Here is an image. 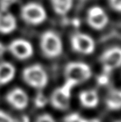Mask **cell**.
<instances>
[{
    "label": "cell",
    "instance_id": "7a4b0ae2",
    "mask_svg": "<svg viewBox=\"0 0 121 122\" xmlns=\"http://www.w3.org/2000/svg\"><path fill=\"white\" fill-rule=\"evenodd\" d=\"M39 44L43 54L47 58H56L63 53L62 40L54 31L48 30L44 32L40 37Z\"/></svg>",
    "mask_w": 121,
    "mask_h": 122
},
{
    "label": "cell",
    "instance_id": "30bf717a",
    "mask_svg": "<svg viewBox=\"0 0 121 122\" xmlns=\"http://www.w3.org/2000/svg\"><path fill=\"white\" fill-rule=\"evenodd\" d=\"M5 100L13 108L18 111H23L27 107L29 97L27 94L21 88H14L9 91L5 97Z\"/></svg>",
    "mask_w": 121,
    "mask_h": 122
},
{
    "label": "cell",
    "instance_id": "cb8c5ba5",
    "mask_svg": "<svg viewBox=\"0 0 121 122\" xmlns=\"http://www.w3.org/2000/svg\"><path fill=\"white\" fill-rule=\"evenodd\" d=\"M115 122H121V121H115Z\"/></svg>",
    "mask_w": 121,
    "mask_h": 122
},
{
    "label": "cell",
    "instance_id": "4fadbf2b",
    "mask_svg": "<svg viewBox=\"0 0 121 122\" xmlns=\"http://www.w3.org/2000/svg\"><path fill=\"white\" fill-rule=\"evenodd\" d=\"M104 102L110 111H117L121 110V89H110L106 93Z\"/></svg>",
    "mask_w": 121,
    "mask_h": 122
},
{
    "label": "cell",
    "instance_id": "277c9868",
    "mask_svg": "<svg viewBox=\"0 0 121 122\" xmlns=\"http://www.w3.org/2000/svg\"><path fill=\"white\" fill-rule=\"evenodd\" d=\"M20 15L22 20L32 25L42 24L47 17L46 9L37 2H29L24 5L21 9Z\"/></svg>",
    "mask_w": 121,
    "mask_h": 122
},
{
    "label": "cell",
    "instance_id": "5bb4252c",
    "mask_svg": "<svg viewBox=\"0 0 121 122\" xmlns=\"http://www.w3.org/2000/svg\"><path fill=\"white\" fill-rule=\"evenodd\" d=\"M15 74V67L9 62L0 63V85L10 83Z\"/></svg>",
    "mask_w": 121,
    "mask_h": 122
},
{
    "label": "cell",
    "instance_id": "603a6c76",
    "mask_svg": "<svg viewBox=\"0 0 121 122\" xmlns=\"http://www.w3.org/2000/svg\"><path fill=\"white\" fill-rule=\"evenodd\" d=\"M2 2V5H7L9 4H10V3L15 2V0H1Z\"/></svg>",
    "mask_w": 121,
    "mask_h": 122
},
{
    "label": "cell",
    "instance_id": "8992f818",
    "mask_svg": "<svg viewBox=\"0 0 121 122\" xmlns=\"http://www.w3.org/2000/svg\"><path fill=\"white\" fill-rule=\"evenodd\" d=\"M70 44L73 51L82 55H90L96 49V42L90 35L76 32L70 37Z\"/></svg>",
    "mask_w": 121,
    "mask_h": 122
},
{
    "label": "cell",
    "instance_id": "d6986e66",
    "mask_svg": "<svg viewBox=\"0 0 121 122\" xmlns=\"http://www.w3.org/2000/svg\"><path fill=\"white\" fill-rule=\"evenodd\" d=\"M0 122H15V121L9 114L0 110Z\"/></svg>",
    "mask_w": 121,
    "mask_h": 122
},
{
    "label": "cell",
    "instance_id": "7402d4cb",
    "mask_svg": "<svg viewBox=\"0 0 121 122\" xmlns=\"http://www.w3.org/2000/svg\"><path fill=\"white\" fill-rule=\"evenodd\" d=\"M5 50H6V49H5L4 45H3V43H0V56H2L3 54L5 53Z\"/></svg>",
    "mask_w": 121,
    "mask_h": 122
},
{
    "label": "cell",
    "instance_id": "3957f363",
    "mask_svg": "<svg viewBox=\"0 0 121 122\" xmlns=\"http://www.w3.org/2000/svg\"><path fill=\"white\" fill-rule=\"evenodd\" d=\"M23 78L25 83L36 89H43L49 81L48 74L39 64L29 66L23 70Z\"/></svg>",
    "mask_w": 121,
    "mask_h": 122
},
{
    "label": "cell",
    "instance_id": "ba28073f",
    "mask_svg": "<svg viewBox=\"0 0 121 122\" xmlns=\"http://www.w3.org/2000/svg\"><path fill=\"white\" fill-rule=\"evenodd\" d=\"M86 20L90 28L100 31L107 26L110 19L103 8L99 5H93L88 9Z\"/></svg>",
    "mask_w": 121,
    "mask_h": 122
},
{
    "label": "cell",
    "instance_id": "5b68a950",
    "mask_svg": "<svg viewBox=\"0 0 121 122\" xmlns=\"http://www.w3.org/2000/svg\"><path fill=\"white\" fill-rule=\"evenodd\" d=\"M74 86L75 85L73 83L66 81L62 86L56 88L50 97V102L53 107L59 111L68 110L70 105L71 91Z\"/></svg>",
    "mask_w": 121,
    "mask_h": 122
},
{
    "label": "cell",
    "instance_id": "9a60e30c",
    "mask_svg": "<svg viewBox=\"0 0 121 122\" xmlns=\"http://www.w3.org/2000/svg\"><path fill=\"white\" fill-rule=\"evenodd\" d=\"M54 12L59 15H65L72 9L73 0H50Z\"/></svg>",
    "mask_w": 121,
    "mask_h": 122
},
{
    "label": "cell",
    "instance_id": "9c48e42d",
    "mask_svg": "<svg viewBox=\"0 0 121 122\" xmlns=\"http://www.w3.org/2000/svg\"><path fill=\"white\" fill-rule=\"evenodd\" d=\"M8 50L11 54L19 60L29 59L33 55V46L29 41L24 39L12 40L9 45Z\"/></svg>",
    "mask_w": 121,
    "mask_h": 122
},
{
    "label": "cell",
    "instance_id": "8fae6325",
    "mask_svg": "<svg viewBox=\"0 0 121 122\" xmlns=\"http://www.w3.org/2000/svg\"><path fill=\"white\" fill-rule=\"evenodd\" d=\"M79 101L82 107L87 109L97 107L100 103L99 93L95 89H87L79 94Z\"/></svg>",
    "mask_w": 121,
    "mask_h": 122
},
{
    "label": "cell",
    "instance_id": "7c38bea8",
    "mask_svg": "<svg viewBox=\"0 0 121 122\" xmlns=\"http://www.w3.org/2000/svg\"><path fill=\"white\" fill-rule=\"evenodd\" d=\"M17 27V22L10 12L0 11V33H12Z\"/></svg>",
    "mask_w": 121,
    "mask_h": 122
},
{
    "label": "cell",
    "instance_id": "e0dca14e",
    "mask_svg": "<svg viewBox=\"0 0 121 122\" xmlns=\"http://www.w3.org/2000/svg\"><path fill=\"white\" fill-rule=\"evenodd\" d=\"M107 2L113 10L121 13V0H107Z\"/></svg>",
    "mask_w": 121,
    "mask_h": 122
},
{
    "label": "cell",
    "instance_id": "2e32d148",
    "mask_svg": "<svg viewBox=\"0 0 121 122\" xmlns=\"http://www.w3.org/2000/svg\"><path fill=\"white\" fill-rule=\"evenodd\" d=\"M47 103V99L44 96L42 93H39L36 95V97H35V104L37 107L42 108Z\"/></svg>",
    "mask_w": 121,
    "mask_h": 122
},
{
    "label": "cell",
    "instance_id": "52a82bcc",
    "mask_svg": "<svg viewBox=\"0 0 121 122\" xmlns=\"http://www.w3.org/2000/svg\"><path fill=\"white\" fill-rule=\"evenodd\" d=\"M100 63L106 73L121 66V47L112 46L105 50L100 56Z\"/></svg>",
    "mask_w": 121,
    "mask_h": 122
},
{
    "label": "cell",
    "instance_id": "44dd1931",
    "mask_svg": "<svg viewBox=\"0 0 121 122\" xmlns=\"http://www.w3.org/2000/svg\"><path fill=\"white\" fill-rule=\"evenodd\" d=\"M107 81H108V78H107L106 75L100 76V77L98 78V82H99V83H100V84H104V83H106Z\"/></svg>",
    "mask_w": 121,
    "mask_h": 122
},
{
    "label": "cell",
    "instance_id": "6da1fadb",
    "mask_svg": "<svg viewBox=\"0 0 121 122\" xmlns=\"http://www.w3.org/2000/svg\"><path fill=\"white\" fill-rule=\"evenodd\" d=\"M66 81L75 86L87 81L92 76V70L87 63L79 61L69 62L64 70Z\"/></svg>",
    "mask_w": 121,
    "mask_h": 122
},
{
    "label": "cell",
    "instance_id": "ac0fdd59",
    "mask_svg": "<svg viewBox=\"0 0 121 122\" xmlns=\"http://www.w3.org/2000/svg\"><path fill=\"white\" fill-rule=\"evenodd\" d=\"M36 122H56L53 116L49 114H43L37 117Z\"/></svg>",
    "mask_w": 121,
    "mask_h": 122
},
{
    "label": "cell",
    "instance_id": "ffe728a7",
    "mask_svg": "<svg viewBox=\"0 0 121 122\" xmlns=\"http://www.w3.org/2000/svg\"><path fill=\"white\" fill-rule=\"evenodd\" d=\"M76 122H101L99 119L97 118H84L78 116L76 118Z\"/></svg>",
    "mask_w": 121,
    "mask_h": 122
}]
</instances>
